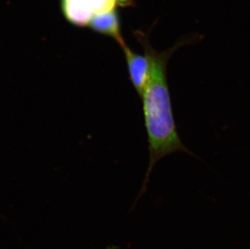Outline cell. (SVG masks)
I'll return each mask as SVG.
<instances>
[{"label":"cell","mask_w":250,"mask_h":249,"mask_svg":"<svg viewBox=\"0 0 250 249\" xmlns=\"http://www.w3.org/2000/svg\"><path fill=\"white\" fill-rule=\"evenodd\" d=\"M135 36L151 59L148 81L139 97L149 150L148 167L139 194L142 195L146 191L151 172L158 161L177 152L194 155L182 143L177 132L167 74V63L172 54L183 45L191 43L194 38L180 41L169 49L159 52L151 46L146 33L135 31Z\"/></svg>","instance_id":"obj_1"},{"label":"cell","mask_w":250,"mask_h":249,"mask_svg":"<svg viewBox=\"0 0 250 249\" xmlns=\"http://www.w3.org/2000/svg\"><path fill=\"white\" fill-rule=\"evenodd\" d=\"M132 0H61L65 19L77 27H87L96 15L132 4Z\"/></svg>","instance_id":"obj_2"},{"label":"cell","mask_w":250,"mask_h":249,"mask_svg":"<svg viewBox=\"0 0 250 249\" xmlns=\"http://www.w3.org/2000/svg\"><path fill=\"white\" fill-rule=\"evenodd\" d=\"M121 48L125 56L129 80L140 97L148 81L151 68L150 55L146 49H144V54H140L133 51L126 44L122 45Z\"/></svg>","instance_id":"obj_3"},{"label":"cell","mask_w":250,"mask_h":249,"mask_svg":"<svg viewBox=\"0 0 250 249\" xmlns=\"http://www.w3.org/2000/svg\"><path fill=\"white\" fill-rule=\"evenodd\" d=\"M87 26L96 33L113 38L120 47L126 44L122 35L120 17L117 10L96 15Z\"/></svg>","instance_id":"obj_4"}]
</instances>
